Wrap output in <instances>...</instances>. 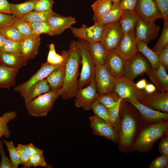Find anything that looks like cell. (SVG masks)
Returning <instances> with one entry per match:
<instances>
[{
  "label": "cell",
  "mask_w": 168,
  "mask_h": 168,
  "mask_svg": "<svg viewBox=\"0 0 168 168\" xmlns=\"http://www.w3.org/2000/svg\"><path fill=\"white\" fill-rule=\"evenodd\" d=\"M140 114L133 105L123 99L120 104L118 128V149L131 152L142 124Z\"/></svg>",
  "instance_id": "obj_1"
},
{
  "label": "cell",
  "mask_w": 168,
  "mask_h": 168,
  "mask_svg": "<svg viewBox=\"0 0 168 168\" xmlns=\"http://www.w3.org/2000/svg\"><path fill=\"white\" fill-rule=\"evenodd\" d=\"M65 65V77L60 96L63 100L75 97L78 88L77 77L81 63L80 42L72 40L68 50Z\"/></svg>",
  "instance_id": "obj_2"
},
{
  "label": "cell",
  "mask_w": 168,
  "mask_h": 168,
  "mask_svg": "<svg viewBox=\"0 0 168 168\" xmlns=\"http://www.w3.org/2000/svg\"><path fill=\"white\" fill-rule=\"evenodd\" d=\"M167 135H168V120L152 124L142 123L131 152H150L156 141Z\"/></svg>",
  "instance_id": "obj_3"
},
{
  "label": "cell",
  "mask_w": 168,
  "mask_h": 168,
  "mask_svg": "<svg viewBox=\"0 0 168 168\" xmlns=\"http://www.w3.org/2000/svg\"><path fill=\"white\" fill-rule=\"evenodd\" d=\"M62 87L49 91L32 100L25 106L28 113L36 117H45L52 109L55 102L60 96Z\"/></svg>",
  "instance_id": "obj_4"
},
{
  "label": "cell",
  "mask_w": 168,
  "mask_h": 168,
  "mask_svg": "<svg viewBox=\"0 0 168 168\" xmlns=\"http://www.w3.org/2000/svg\"><path fill=\"white\" fill-rule=\"evenodd\" d=\"M80 42L82 71L78 81V89L88 85L95 80L96 67L84 40L79 39Z\"/></svg>",
  "instance_id": "obj_5"
},
{
  "label": "cell",
  "mask_w": 168,
  "mask_h": 168,
  "mask_svg": "<svg viewBox=\"0 0 168 168\" xmlns=\"http://www.w3.org/2000/svg\"><path fill=\"white\" fill-rule=\"evenodd\" d=\"M113 92L123 99L129 100L136 99L140 102L146 94L144 90L136 87L133 81L124 77L116 78Z\"/></svg>",
  "instance_id": "obj_6"
},
{
  "label": "cell",
  "mask_w": 168,
  "mask_h": 168,
  "mask_svg": "<svg viewBox=\"0 0 168 168\" xmlns=\"http://www.w3.org/2000/svg\"><path fill=\"white\" fill-rule=\"evenodd\" d=\"M151 67L148 61L138 53L129 60L125 61L124 77L133 81L138 76L147 73Z\"/></svg>",
  "instance_id": "obj_7"
},
{
  "label": "cell",
  "mask_w": 168,
  "mask_h": 168,
  "mask_svg": "<svg viewBox=\"0 0 168 168\" xmlns=\"http://www.w3.org/2000/svg\"><path fill=\"white\" fill-rule=\"evenodd\" d=\"M124 33L118 21L105 25L100 41L109 52L115 51Z\"/></svg>",
  "instance_id": "obj_8"
},
{
  "label": "cell",
  "mask_w": 168,
  "mask_h": 168,
  "mask_svg": "<svg viewBox=\"0 0 168 168\" xmlns=\"http://www.w3.org/2000/svg\"><path fill=\"white\" fill-rule=\"evenodd\" d=\"M98 96L94 80L86 87L78 89L75 97V105L77 108H82L85 110H91L92 104Z\"/></svg>",
  "instance_id": "obj_9"
},
{
  "label": "cell",
  "mask_w": 168,
  "mask_h": 168,
  "mask_svg": "<svg viewBox=\"0 0 168 168\" xmlns=\"http://www.w3.org/2000/svg\"><path fill=\"white\" fill-rule=\"evenodd\" d=\"M124 100L133 105L138 110L141 115L142 123L143 124H152L168 120V113L152 109L141 104L136 99Z\"/></svg>",
  "instance_id": "obj_10"
},
{
  "label": "cell",
  "mask_w": 168,
  "mask_h": 168,
  "mask_svg": "<svg viewBox=\"0 0 168 168\" xmlns=\"http://www.w3.org/2000/svg\"><path fill=\"white\" fill-rule=\"evenodd\" d=\"M139 19L144 21H155L163 16L154 0H138L134 10Z\"/></svg>",
  "instance_id": "obj_11"
},
{
  "label": "cell",
  "mask_w": 168,
  "mask_h": 168,
  "mask_svg": "<svg viewBox=\"0 0 168 168\" xmlns=\"http://www.w3.org/2000/svg\"><path fill=\"white\" fill-rule=\"evenodd\" d=\"M116 79L104 65L96 67L95 80L98 95L113 92Z\"/></svg>",
  "instance_id": "obj_12"
},
{
  "label": "cell",
  "mask_w": 168,
  "mask_h": 168,
  "mask_svg": "<svg viewBox=\"0 0 168 168\" xmlns=\"http://www.w3.org/2000/svg\"><path fill=\"white\" fill-rule=\"evenodd\" d=\"M135 28L137 41H142L147 44L158 37L161 29L155 21H144L140 19Z\"/></svg>",
  "instance_id": "obj_13"
},
{
  "label": "cell",
  "mask_w": 168,
  "mask_h": 168,
  "mask_svg": "<svg viewBox=\"0 0 168 168\" xmlns=\"http://www.w3.org/2000/svg\"><path fill=\"white\" fill-rule=\"evenodd\" d=\"M89 119L94 135L103 137L118 144L117 135L111 125L94 115L90 116Z\"/></svg>",
  "instance_id": "obj_14"
},
{
  "label": "cell",
  "mask_w": 168,
  "mask_h": 168,
  "mask_svg": "<svg viewBox=\"0 0 168 168\" xmlns=\"http://www.w3.org/2000/svg\"><path fill=\"white\" fill-rule=\"evenodd\" d=\"M105 26L99 24L81 27H71L70 29L75 37L90 42L100 41Z\"/></svg>",
  "instance_id": "obj_15"
},
{
  "label": "cell",
  "mask_w": 168,
  "mask_h": 168,
  "mask_svg": "<svg viewBox=\"0 0 168 168\" xmlns=\"http://www.w3.org/2000/svg\"><path fill=\"white\" fill-rule=\"evenodd\" d=\"M66 62L65 60L63 63L58 64H51L47 62L43 63L34 75L27 81L15 86L14 91L20 94L24 92L34 83L45 78L54 69L66 64Z\"/></svg>",
  "instance_id": "obj_16"
},
{
  "label": "cell",
  "mask_w": 168,
  "mask_h": 168,
  "mask_svg": "<svg viewBox=\"0 0 168 168\" xmlns=\"http://www.w3.org/2000/svg\"><path fill=\"white\" fill-rule=\"evenodd\" d=\"M135 31L124 35L115 51L124 60H129L138 53Z\"/></svg>",
  "instance_id": "obj_17"
},
{
  "label": "cell",
  "mask_w": 168,
  "mask_h": 168,
  "mask_svg": "<svg viewBox=\"0 0 168 168\" xmlns=\"http://www.w3.org/2000/svg\"><path fill=\"white\" fill-rule=\"evenodd\" d=\"M140 103L154 110L168 113V91L146 93Z\"/></svg>",
  "instance_id": "obj_18"
},
{
  "label": "cell",
  "mask_w": 168,
  "mask_h": 168,
  "mask_svg": "<svg viewBox=\"0 0 168 168\" xmlns=\"http://www.w3.org/2000/svg\"><path fill=\"white\" fill-rule=\"evenodd\" d=\"M125 60L116 51L109 52L104 65L109 73L115 78L124 77Z\"/></svg>",
  "instance_id": "obj_19"
},
{
  "label": "cell",
  "mask_w": 168,
  "mask_h": 168,
  "mask_svg": "<svg viewBox=\"0 0 168 168\" xmlns=\"http://www.w3.org/2000/svg\"><path fill=\"white\" fill-rule=\"evenodd\" d=\"M20 42L21 54L28 60L34 58L38 53L41 43L40 35L26 37Z\"/></svg>",
  "instance_id": "obj_20"
},
{
  "label": "cell",
  "mask_w": 168,
  "mask_h": 168,
  "mask_svg": "<svg viewBox=\"0 0 168 168\" xmlns=\"http://www.w3.org/2000/svg\"><path fill=\"white\" fill-rule=\"evenodd\" d=\"M96 67L104 65L109 52L100 41L90 42L84 40Z\"/></svg>",
  "instance_id": "obj_21"
},
{
  "label": "cell",
  "mask_w": 168,
  "mask_h": 168,
  "mask_svg": "<svg viewBox=\"0 0 168 168\" xmlns=\"http://www.w3.org/2000/svg\"><path fill=\"white\" fill-rule=\"evenodd\" d=\"M146 74L159 90L162 92L168 91V75L160 63L156 68L151 67Z\"/></svg>",
  "instance_id": "obj_22"
},
{
  "label": "cell",
  "mask_w": 168,
  "mask_h": 168,
  "mask_svg": "<svg viewBox=\"0 0 168 168\" xmlns=\"http://www.w3.org/2000/svg\"><path fill=\"white\" fill-rule=\"evenodd\" d=\"M51 89L46 79L44 78L34 83L20 95L24 100L25 105L26 106L34 99L49 91Z\"/></svg>",
  "instance_id": "obj_23"
},
{
  "label": "cell",
  "mask_w": 168,
  "mask_h": 168,
  "mask_svg": "<svg viewBox=\"0 0 168 168\" xmlns=\"http://www.w3.org/2000/svg\"><path fill=\"white\" fill-rule=\"evenodd\" d=\"M76 21L73 17L65 16L58 14L51 17L47 22L57 35H61L65 30L70 29Z\"/></svg>",
  "instance_id": "obj_24"
},
{
  "label": "cell",
  "mask_w": 168,
  "mask_h": 168,
  "mask_svg": "<svg viewBox=\"0 0 168 168\" xmlns=\"http://www.w3.org/2000/svg\"><path fill=\"white\" fill-rule=\"evenodd\" d=\"M27 61L21 53L0 52V64L7 67L19 70L26 65Z\"/></svg>",
  "instance_id": "obj_25"
},
{
  "label": "cell",
  "mask_w": 168,
  "mask_h": 168,
  "mask_svg": "<svg viewBox=\"0 0 168 168\" xmlns=\"http://www.w3.org/2000/svg\"><path fill=\"white\" fill-rule=\"evenodd\" d=\"M139 20L134 11L123 10L118 21L124 34L135 31V27Z\"/></svg>",
  "instance_id": "obj_26"
},
{
  "label": "cell",
  "mask_w": 168,
  "mask_h": 168,
  "mask_svg": "<svg viewBox=\"0 0 168 168\" xmlns=\"http://www.w3.org/2000/svg\"><path fill=\"white\" fill-rule=\"evenodd\" d=\"M18 70L0 64V88H9L14 85Z\"/></svg>",
  "instance_id": "obj_27"
},
{
  "label": "cell",
  "mask_w": 168,
  "mask_h": 168,
  "mask_svg": "<svg viewBox=\"0 0 168 168\" xmlns=\"http://www.w3.org/2000/svg\"><path fill=\"white\" fill-rule=\"evenodd\" d=\"M65 65L56 68L45 78L51 89L62 87L65 77Z\"/></svg>",
  "instance_id": "obj_28"
},
{
  "label": "cell",
  "mask_w": 168,
  "mask_h": 168,
  "mask_svg": "<svg viewBox=\"0 0 168 168\" xmlns=\"http://www.w3.org/2000/svg\"><path fill=\"white\" fill-rule=\"evenodd\" d=\"M119 2L113 3L112 8L110 11L94 22V24L97 23L105 26L118 21L123 12V10L119 6Z\"/></svg>",
  "instance_id": "obj_29"
},
{
  "label": "cell",
  "mask_w": 168,
  "mask_h": 168,
  "mask_svg": "<svg viewBox=\"0 0 168 168\" xmlns=\"http://www.w3.org/2000/svg\"><path fill=\"white\" fill-rule=\"evenodd\" d=\"M37 0H28L19 4L10 3L12 14L20 19L29 12L34 11Z\"/></svg>",
  "instance_id": "obj_30"
},
{
  "label": "cell",
  "mask_w": 168,
  "mask_h": 168,
  "mask_svg": "<svg viewBox=\"0 0 168 168\" xmlns=\"http://www.w3.org/2000/svg\"><path fill=\"white\" fill-rule=\"evenodd\" d=\"M113 3L110 0H97L91 5L94 12V22L107 14L111 9Z\"/></svg>",
  "instance_id": "obj_31"
},
{
  "label": "cell",
  "mask_w": 168,
  "mask_h": 168,
  "mask_svg": "<svg viewBox=\"0 0 168 168\" xmlns=\"http://www.w3.org/2000/svg\"><path fill=\"white\" fill-rule=\"evenodd\" d=\"M138 51L142 54L147 58L152 68H157L160 63L158 55L148 46L147 44L142 41L137 42Z\"/></svg>",
  "instance_id": "obj_32"
},
{
  "label": "cell",
  "mask_w": 168,
  "mask_h": 168,
  "mask_svg": "<svg viewBox=\"0 0 168 168\" xmlns=\"http://www.w3.org/2000/svg\"><path fill=\"white\" fill-rule=\"evenodd\" d=\"M58 14L53 10L47 12L34 10L28 13L20 19L31 23L47 22L51 17Z\"/></svg>",
  "instance_id": "obj_33"
},
{
  "label": "cell",
  "mask_w": 168,
  "mask_h": 168,
  "mask_svg": "<svg viewBox=\"0 0 168 168\" xmlns=\"http://www.w3.org/2000/svg\"><path fill=\"white\" fill-rule=\"evenodd\" d=\"M16 116V112L13 111L5 112L0 116V139L2 136L6 138L10 137L11 132L8 127L7 124L10 121L15 119Z\"/></svg>",
  "instance_id": "obj_34"
},
{
  "label": "cell",
  "mask_w": 168,
  "mask_h": 168,
  "mask_svg": "<svg viewBox=\"0 0 168 168\" xmlns=\"http://www.w3.org/2000/svg\"><path fill=\"white\" fill-rule=\"evenodd\" d=\"M120 97L118 94L113 91L99 95L96 101L102 104L107 109H109L116 104Z\"/></svg>",
  "instance_id": "obj_35"
},
{
  "label": "cell",
  "mask_w": 168,
  "mask_h": 168,
  "mask_svg": "<svg viewBox=\"0 0 168 168\" xmlns=\"http://www.w3.org/2000/svg\"><path fill=\"white\" fill-rule=\"evenodd\" d=\"M2 140L7 147L13 168H17L21 164V160L18 152L12 141H7L4 139Z\"/></svg>",
  "instance_id": "obj_36"
},
{
  "label": "cell",
  "mask_w": 168,
  "mask_h": 168,
  "mask_svg": "<svg viewBox=\"0 0 168 168\" xmlns=\"http://www.w3.org/2000/svg\"><path fill=\"white\" fill-rule=\"evenodd\" d=\"M123 99L120 97L114 106L110 108L107 109L111 125L114 128L117 136L120 106Z\"/></svg>",
  "instance_id": "obj_37"
},
{
  "label": "cell",
  "mask_w": 168,
  "mask_h": 168,
  "mask_svg": "<svg viewBox=\"0 0 168 168\" xmlns=\"http://www.w3.org/2000/svg\"><path fill=\"white\" fill-rule=\"evenodd\" d=\"M31 24L34 35H40L42 34H46L50 36L55 35L54 30L47 22H39Z\"/></svg>",
  "instance_id": "obj_38"
},
{
  "label": "cell",
  "mask_w": 168,
  "mask_h": 168,
  "mask_svg": "<svg viewBox=\"0 0 168 168\" xmlns=\"http://www.w3.org/2000/svg\"><path fill=\"white\" fill-rule=\"evenodd\" d=\"M65 59L63 51H62L61 54L57 53L54 44L51 43L49 46V52L46 62L51 64H58L63 63Z\"/></svg>",
  "instance_id": "obj_39"
},
{
  "label": "cell",
  "mask_w": 168,
  "mask_h": 168,
  "mask_svg": "<svg viewBox=\"0 0 168 168\" xmlns=\"http://www.w3.org/2000/svg\"><path fill=\"white\" fill-rule=\"evenodd\" d=\"M0 30L6 39L13 41H20L26 37L22 35L12 25Z\"/></svg>",
  "instance_id": "obj_40"
},
{
  "label": "cell",
  "mask_w": 168,
  "mask_h": 168,
  "mask_svg": "<svg viewBox=\"0 0 168 168\" xmlns=\"http://www.w3.org/2000/svg\"><path fill=\"white\" fill-rule=\"evenodd\" d=\"M91 109L94 115L111 125L107 109L104 106L95 101L92 104Z\"/></svg>",
  "instance_id": "obj_41"
},
{
  "label": "cell",
  "mask_w": 168,
  "mask_h": 168,
  "mask_svg": "<svg viewBox=\"0 0 168 168\" xmlns=\"http://www.w3.org/2000/svg\"><path fill=\"white\" fill-rule=\"evenodd\" d=\"M12 25L26 37L34 35L31 23L17 18Z\"/></svg>",
  "instance_id": "obj_42"
},
{
  "label": "cell",
  "mask_w": 168,
  "mask_h": 168,
  "mask_svg": "<svg viewBox=\"0 0 168 168\" xmlns=\"http://www.w3.org/2000/svg\"><path fill=\"white\" fill-rule=\"evenodd\" d=\"M168 44V21L164 20L161 34L152 50L156 54L165 46Z\"/></svg>",
  "instance_id": "obj_43"
},
{
  "label": "cell",
  "mask_w": 168,
  "mask_h": 168,
  "mask_svg": "<svg viewBox=\"0 0 168 168\" xmlns=\"http://www.w3.org/2000/svg\"><path fill=\"white\" fill-rule=\"evenodd\" d=\"M20 41H14L6 39L0 52L11 53H21Z\"/></svg>",
  "instance_id": "obj_44"
},
{
  "label": "cell",
  "mask_w": 168,
  "mask_h": 168,
  "mask_svg": "<svg viewBox=\"0 0 168 168\" xmlns=\"http://www.w3.org/2000/svg\"><path fill=\"white\" fill-rule=\"evenodd\" d=\"M53 0H37L35 4L34 11L47 12L52 10Z\"/></svg>",
  "instance_id": "obj_45"
},
{
  "label": "cell",
  "mask_w": 168,
  "mask_h": 168,
  "mask_svg": "<svg viewBox=\"0 0 168 168\" xmlns=\"http://www.w3.org/2000/svg\"><path fill=\"white\" fill-rule=\"evenodd\" d=\"M29 162L31 167L40 166L46 168L51 167L48 166L45 162L43 154L37 153L30 156Z\"/></svg>",
  "instance_id": "obj_46"
},
{
  "label": "cell",
  "mask_w": 168,
  "mask_h": 168,
  "mask_svg": "<svg viewBox=\"0 0 168 168\" xmlns=\"http://www.w3.org/2000/svg\"><path fill=\"white\" fill-rule=\"evenodd\" d=\"M149 168H168V156L161 155L156 157L151 163Z\"/></svg>",
  "instance_id": "obj_47"
},
{
  "label": "cell",
  "mask_w": 168,
  "mask_h": 168,
  "mask_svg": "<svg viewBox=\"0 0 168 168\" xmlns=\"http://www.w3.org/2000/svg\"><path fill=\"white\" fill-rule=\"evenodd\" d=\"M17 19L12 14L0 13V30L12 25Z\"/></svg>",
  "instance_id": "obj_48"
},
{
  "label": "cell",
  "mask_w": 168,
  "mask_h": 168,
  "mask_svg": "<svg viewBox=\"0 0 168 168\" xmlns=\"http://www.w3.org/2000/svg\"><path fill=\"white\" fill-rule=\"evenodd\" d=\"M164 20L168 21V0H154Z\"/></svg>",
  "instance_id": "obj_49"
},
{
  "label": "cell",
  "mask_w": 168,
  "mask_h": 168,
  "mask_svg": "<svg viewBox=\"0 0 168 168\" xmlns=\"http://www.w3.org/2000/svg\"><path fill=\"white\" fill-rule=\"evenodd\" d=\"M160 63L167 71L168 70V44L157 53Z\"/></svg>",
  "instance_id": "obj_50"
},
{
  "label": "cell",
  "mask_w": 168,
  "mask_h": 168,
  "mask_svg": "<svg viewBox=\"0 0 168 168\" xmlns=\"http://www.w3.org/2000/svg\"><path fill=\"white\" fill-rule=\"evenodd\" d=\"M0 154L1 161L0 168H13L10 159L7 157L3 147L2 143L0 140Z\"/></svg>",
  "instance_id": "obj_51"
},
{
  "label": "cell",
  "mask_w": 168,
  "mask_h": 168,
  "mask_svg": "<svg viewBox=\"0 0 168 168\" xmlns=\"http://www.w3.org/2000/svg\"><path fill=\"white\" fill-rule=\"evenodd\" d=\"M21 160V164L23 168H29L31 167L29 162L30 156L21 147L17 145L16 147Z\"/></svg>",
  "instance_id": "obj_52"
},
{
  "label": "cell",
  "mask_w": 168,
  "mask_h": 168,
  "mask_svg": "<svg viewBox=\"0 0 168 168\" xmlns=\"http://www.w3.org/2000/svg\"><path fill=\"white\" fill-rule=\"evenodd\" d=\"M18 146L22 148L30 156L35 154H43V151L35 146L32 143L27 145L19 144Z\"/></svg>",
  "instance_id": "obj_53"
},
{
  "label": "cell",
  "mask_w": 168,
  "mask_h": 168,
  "mask_svg": "<svg viewBox=\"0 0 168 168\" xmlns=\"http://www.w3.org/2000/svg\"><path fill=\"white\" fill-rule=\"evenodd\" d=\"M138 0H121L119 6L123 11H133L134 9Z\"/></svg>",
  "instance_id": "obj_54"
},
{
  "label": "cell",
  "mask_w": 168,
  "mask_h": 168,
  "mask_svg": "<svg viewBox=\"0 0 168 168\" xmlns=\"http://www.w3.org/2000/svg\"><path fill=\"white\" fill-rule=\"evenodd\" d=\"M157 150L160 155L168 156V135L165 136L161 138L158 145Z\"/></svg>",
  "instance_id": "obj_55"
},
{
  "label": "cell",
  "mask_w": 168,
  "mask_h": 168,
  "mask_svg": "<svg viewBox=\"0 0 168 168\" xmlns=\"http://www.w3.org/2000/svg\"><path fill=\"white\" fill-rule=\"evenodd\" d=\"M10 3L7 0H0V13L12 14Z\"/></svg>",
  "instance_id": "obj_56"
},
{
  "label": "cell",
  "mask_w": 168,
  "mask_h": 168,
  "mask_svg": "<svg viewBox=\"0 0 168 168\" xmlns=\"http://www.w3.org/2000/svg\"><path fill=\"white\" fill-rule=\"evenodd\" d=\"M156 87L154 85L150 83L147 84L144 89L146 93L151 94L155 92L156 90Z\"/></svg>",
  "instance_id": "obj_57"
},
{
  "label": "cell",
  "mask_w": 168,
  "mask_h": 168,
  "mask_svg": "<svg viewBox=\"0 0 168 168\" xmlns=\"http://www.w3.org/2000/svg\"><path fill=\"white\" fill-rule=\"evenodd\" d=\"M147 84V81L144 78H143L139 80L138 82L135 84L136 87L138 88L141 90L144 89Z\"/></svg>",
  "instance_id": "obj_58"
},
{
  "label": "cell",
  "mask_w": 168,
  "mask_h": 168,
  "mask_svg": "<svg viewBox=\"0 0 168 168\" xmlns=\"http://www.w3.org/2000/svg\"><path fill=\"white\" fill-rule=\"evenodd\" d=\"M6 40V38L0 30V51Z\"/></svg>",
  "instance_id": "obj_59"
},
{
  "label": "cell",
  "mask_w": 168,
  "mask_h": 168,
  "mask_svg": "<svg viewBox=\"0 0 168 168\" xmlns=\"http://www.w3.org/2000/svg\"><path fill=\"white\" fill-rule=\"evenodd\" d=\"M112 3L120 2L121 0H110Z\"/></svg>",
  "instance_id": "obj_60"
}]
</instances>
